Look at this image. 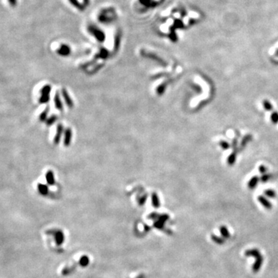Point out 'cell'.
I'll use <instances>...</instances> for the list:
<instances>
[{
  "mask_svg": "<svg viewBox=\"0 0 278 278\" xmlns=\"http://www.w3.org/2000/svg\"><path fill=\"white\" fill-rule=\"evenodd\" d=\"M62 94H63V98H64V100H65V102H66V104H67V106H68L69 108H73L74 104H73L72 100H71V98H70V95L68 94L67 91H66V89H64V88L62 89Z\"/></svg>",
  "mask_w": 278,
  "mask_h": 278,
  "instance_id": "obj_1",
  "label": "cell"
},
{
  "mask_svg": "<svg viewBox=\"0 0 278 278\" xmlns=\"http://www.w3.org/2000/svg\"><path fill=\"white\" fill-rule=\"evenodd\" d=\"M63 130V125H59L58 126H57V134H56L55 138H54V144L55 145H58L59 143H60L61 136H62Z\"/></svg>",
  "mask_w": 278,
  "mask_h": 278,
  "instance_id": "obj_2",
  "label": "cell"
},
{
  "mask_svg": "<svg viewBox=\"0 0 278 278\" xmlns=\"http://www.w3.org/2000/svg\"><path fill=\"white\" fill-rule=\"evenodd\" d=\"M71 138H72V132L71 129L66 128L65 131V137H64V145L69 146L71 142Z\"/></svg>",
  "mask_w": 278,
  "mask_h": 278,
  "instance_id": "obj_3",
  "label": "cell"
},
{
  "mask_svg": "<svg viewBox=\"0 0 278 278\" xmlns=\"http://www.w3.org/2000/svg\"><path fill=\"white\" fill-rule=\"evenodd\" d=\"M258 201H259L260 203L262 204V206H264L266 209H270L272 208V204L271 203V202H270L268 199H266L265 197L262 196V195H260V196H258Z\"/></svg>",
  "mask_w": 278,
  "mask_h": 278,
  "instance_id": "obj_4",
  "label": "cell"
},
{
  "mask_svg": "<svg viewBox=\"0 0 278 278\" xmlns=\"http://www.w3.org/2000/svg\"><path fill=\"white\" fill-rule=\"evenodd\" d=\"M262 263H263V257L260 256V257L257 258L256 262L254 263V264L253 265V271H254V273L257 272L260 269L261 266H262Z\"/></svg>",
  "mask_w": 278,
  "mask_h": 278,
  "instance_id": "obj_5",
  "label": "cell"
},
{
  "mask_svg": "<svg viewBox=\"0 0 278 278\" xmlns=\"http://www.w3.org/2000/svg\"><path fill=\"white\" fill-rule=\"evenodd\" d=\"M54 104H55L56 108H57L58 110L62 111L63 110V104L60 100V94L59 93H56L55 96H54Z\"/></svg>",
  "mask_w": 278,
  "mask_h": 278,
  "instance_id": "obj_6",
  "label": "cell"
},
{
  "mask_svg": "<svg viewBox=\"0 0 278 278\" xmlns=\"http://www.w3.org/2000/svg\"><path fill=\"white\" fill-rule=\"evenodd\" d=\"M258 182H259V178H258L257 176H254V177L251 178V179L249 181V182H248V187H249V189H255L256 186L257 185Z\"/></svg>",
  "mask_w": 278,
  "mask_h": 278,
  "instance_id": "obj_7",
  "label": "cell"
},
{
  "mask_svg": "<svg viewBox=\"0 0 278 278\" xmlns=\"http://www.w3.org/2000/svg\"><path fill=\"white\" fill-rule=\"evenodd\" d=\"M46 182L49 185H52L55 183L54 176H53V172L52 171H48L46 175Z\"/></svg>",
  "mask_w": 278,
  "mask_h": 278,
  "instance_id": "obj_8",
  "label": "cell"
},
{
  "mask_svg": "<svg viewBox=\"0 0 278 278\" xmlns=\"http://www.w3.org/2000/svg\"><path fill=\"white\" fill-rule=\"evenodd\" d=\"M245 255L248 256V257H249V256H251V257L257 258L259 257H260L261 254L257 249H253V250H249L245 252Z\"/></svg>",
  "mask_w": 278,
  "mask_h": 278,
  "instance_id": "obj_9",
  "label": "cell"
},
{
  "mask_svg": "<svg viewBox=\"0 0 278 278\" xmlns=\"http://www.w3.org/2000/svg\"><path fill=\"white\" fill-rule=\"evenodd\" d=\"M220 233H221V235H222V237H223V238L227 239L230 237V233H229V232L228 231L226 227L224 226H220Z\"/></svg>",
  "mask_w": 278,
  "mask_h": 278,
  "instance_id": "obj_10",
  "label": "cell"
},
{
  "mask_svg": "<svg viewBox=\"0 0 278 278\" xmlns=\"http://www.w3.org/2000/svg\"><path fill=\"white\" fill-rule=\"evenodd\" d=\"M38 189H39V192L41 193L42 195H46L48 193V188L47 186L45 185L39 184V185H38Z\"/></svg>",
  "mask_w": 278,
  "mask_h": 278,
  "instance_id": "obj_11",
  "label": "cell"
},
{
  "mask_svg": "<svg viewBox=\"0 0 278 278\" xmlns=\"http://www.w3.org/2000/svg\"><path fill=\"white\" fill-rule=\"evenodd\" d=\"M211 238H212V241H214V242L216 243L217 244H223V243H225V240H224V239L221 238V237H217L216 235L212 234V236H211Z\"/></svg>",
  "mask_w": 278,
  "mask_h": 278,
  "instance_id": "obj_12",
  "label": "cell"
},
{
  "mask_svg": "<svg viewBox=\"0 0 278 278\" xmlns=\"http://www.w3.org/2000/svg\"><path fill=\"white\" fill-rule=\"evenodd\" d=\"M236 159H237V155H236V153L233 152V153L230 154V155H229V157H228V159H227V162L230 165H233L235 163V161H236Z\"/></svg>",
  "mask_w": 278,
  "mask_h": 278,
  "instance_id": "obj_13",
  "label": "cell"
},
{
  "mask_svg": "<svg viewBox=\"0 0 278 278\" xmlns=\"http://www.w3.org/2000/svg\"><path fill=\"white\" fill-rule=\"evenodd\" d=\"M51 91V86L46 85L44 86L41 90V94L44 95H49V93Z\"/></svg>",
  "mask_w": 278,
  "mask_h": 278,
  "instance_id": "obj_14",
  "label": "cell"
},
{
  "mask_svg": "<svg viewBox=\"0 0 278 278\" xmlns=\"http://www.w3.org/2000/svg\"><path fill=\"white\" fill-rule=\"evenodd\" d=\"M264 194L267 195V197L272 198V199H274V198L276 197V192H275L274 190H273V189H267V190H266V191L264 192Z\"/></svg>",
  "mask_w": 278,
  "mask_h": 278,
  "instance_id": "obj_15",
  "label": "cell"
},
{
  "mask_svg": "<svg viewBox=\"0 0 278 278\" xmlns=\"http://www.w3.org/2000/svg\"><path fill=\"white\" fill-rule=\"evenodd\" d=\"M152 203L155 207H159V197H158L156 193H153L152 194Z\"/></svg>",
  "mask_w": 278,
  "mask_h": 278,
  "instance_id": "obj_16",
  "label": "cell"
},
{
  "mask_svg": "<svg viewBox=\"0 0 278 278\" xmlns=\"http://www.w3.org/2000/svg\"><path fill=\"white\" fill-rule=\"evenodd\" d=\"M263 108H264L267 111L273 110V105L271 104V103H270V101H268V100H263Z\"/></svg>",
  "mask_w": 278,
  "mask_h": 278,
  "instance_id": "obj_17",
  "label": "cell"
},
{
  "mask_svg": "<svg viewBox=\"0 0 278 278\" xmlns=\"http://www.w3.org/2000/svg\"><path fill=\"white\" fill-rule=\"evenodd\" d=\"M271 120L274 124H277L278 122V112L274 111L271 114Z\"/></svg>",
  "mask_w": 278,
  "mask_h": 278,
  "instance_id": "obj_18",
  "label": "cell"
},
{
  "mask_svg": "<svg viewBox=\"0 0 278 278\" xmlns=\"http://www.w3.org/2000/svg\"><path fill=\"white\" fill-rule=\"evenodd\" d=\"M48 111H49V108H46L45 110L44 111V112L40 114V121H44L46 119V117H47V114H48Z\"/></svg>",
  "mask_w": 278,
  "mask_h": 278,
  "instance_id": "obj_19",
  "label": "cell"
},
{
  "mask_svg": "<svg viewBox=\"0 0 278 278\" xmlns=\"http://www.w3.org/2000/svg\"><path fill=\"white\" fill-rule=\"evenodd\" d=\"M59 53H60L61 55L66 56L67 54H69L70 53V49L68 47H66V46H63L60 50H59Z\"/></svg>",
  "mask_w": 278,
  "mask_h": 278,
  "instance_id": "obj_20",
  "label": "cell"
},
{
  "mask_svg": "<svg viewBox=\"0 0 278 278\" xmlns=\"http://www.w3.org/2000/svg\"><path fill=\"white\" fill-rule=\"evenodd\" d=\"M49 100V95H44V94H41V97H40V102L41 104H45V103H47Z\"/></svg>",
  "mask_w": 278,
  "mask_h": 278,
  "instance_id": "obj_21",
  "label": "cell"
},
{
  "mask_svg": "<svg viewBox=\"0 0 278 278\" xmlns=\"http://www.w3.org/2000/svg\"><path fill=\"white\" fill-rule=\"evenodd\" d=\"M220 145L221 146V148L224 150L229 149V144L227 142H226V141H220Z\"/></svg>",
  "mask_w": 278,
  "mask_h": 278,
  "instance_id": "obj_22",
  "label": "cell"
},
{
  "mask_svg": "<svg viewBox=\"0 0 278 278\" xmlns=\"http://www.w3.org/2000/svg\"><path fill=\"white\" fill-rule=\"evenodd\" d=\"M57 116H55V115L51 116V117H49V119L47 120V121H46V125H47L48 126H49V125H52L53 123H54V122H55L56 121H57Z\"/></svg>",
  "mask_w": 278,
  "mask_h": 278,
  "instance_id": "obj_23",
  "label": "cell"
},
{
  "mask_svg": "<svg viewBox=\"0 0 278 278\" xmlns=\"http://www.w3.org/2000/svg\"><path fill=\"white\" fill-rule=\"evenodd\" d=\"M165 90V83H163V84H161V85H160L159 87H158V89H157L158 94H159V95H161L163 93H164Z\"/></svg>",
  "mask_w": 278,
  "mask_h": 278,
  "instance_id": "obj_24",
  "label": "cell"
},
{
  "mask_svg": "<svg viewBox=\"0 0 278 278\" xmlns=\"http://www.w3.org/2000/svg\"><path fill=\"white\" fill-rule=\"evenodd\" d=\"M270 178H271V176L266 173V174H263V176H262V177L260 178V180L262 181V182H267Z\"/></svg>",
  "mask_w": 278,
  "mask_h": 278,
  "instance_id": "obj_25",
  "label": "cell"
},
{
  "mask_svg": "<svg viewBox=\"0 0 278 278\" xmlns=\"http://www.w3.org/2000/svg\"><path fill=\"white\" fill-rule=\"evenodd\" d=\"M259 171L260 173H262V174L263 175V174H266L267 169V168L264 166V165H260V166L259 167Z\"/></svg>",
  "mask_w": 278,
  "mask_h": 278,
  "instance_id": "obj_26",
  "label": "cell"
}]
</instances>
